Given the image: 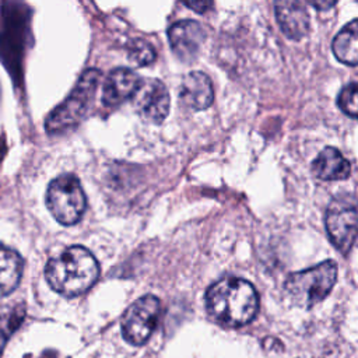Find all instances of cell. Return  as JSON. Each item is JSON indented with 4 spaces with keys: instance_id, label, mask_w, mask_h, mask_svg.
Instances as JSON below:
<instances>
[{
    "instance_id": "obj_17",
    "label": "cell",
    "mask_w": 358,
    "mask_h": 358,
    "mask_svg": "<svg viewBox=\"0 0 358 358\" xmlns=\"http://www.w3.org/2000/svg\"><path fill=\"white\" fill-rule=\"evenodd\" d=\"M129 60L136 66H147L155 60L154 48L144 39H134L127 49Z\"/></svg>"
},
{
    "instance_id": "obj_6",
    "label": "cell",
    "mask_w": 358,
    "mask_h": 358,
    "mask_svg": "<svg viewBox=\"0 0 358 358\" xmlns=\"http://www.w3.org/2000/svg\"><path fill=\"white\" fill-rule=\"evenodd\" d=\"M324 225L330 242L343 255H347L357 238V207L350 196L333 199L327 207Z\"/></svg>"
},
{
    "instance_id": "obj_19",
    "label": "cell",
    "mask_w": 358,
    "mask_h": 358,
    "mask_svg": "<svg viewBox=\"0 0 358 358\" xmlns=\"http://www.w3.org/2000/svg\"><path fill=\"white\" fill-rule=\"evenodd\" d=\"M183 4L193 8L197 13H206L210 7H213V3H210V1H201V3L200 1H190V3H183Z\"/></svg>"
},
{
    "instance_id": "obj_18",
    "label": "cell",
    "mask_w": 358,
    "mask_h": 358,
    "mask_svg": "<svg viewBox=\"0 0 358 358\" xmlns=\"http://www.w3.org/2000/svg\"><path fill=\"white\" fill-rule=\"evenodd\" d=\"M337 105L350 117H357L358 106H357V83L355 81L350 83L340 91L337 98Z\"/></svg>"
},
{
    "instance_id": "obj_13",
    "label": "cell",
    "mask_w": 358,
    "mask_h": 358,
    "mask_svg": "<svg viewBox=\"0 0 358 358\" xmlns=\"http://www.w3.org/2000/svg\"><path fill=\"white\" fill-rule=\"evenodd\" d=\"M312 172L322 180H344L351 173V165L337 148L326 147L312 162Z\"/></svg>"
},
{
    "instance_id": "obj_1",
    "label": "cell",
    "mask_w": 358,
    "mask_h": 358,
    "mask_svg": "<svg viewBox=\"0 0 358 358\" xmlns=\"http://www.w3.org/2000/svg\"><path fill=\"white\" fill-rule=\"evenodd\" d=\"M208 316L225 327H239L253 320L259 309L255 287L239 277H225L206 292Z\"/></svg>"
},
{
    "instance_id": "obj_8",
    "label": "cell",
    "mask_w": 358,
    "mask_h": 358,
    "mask_svg": "<svg viewBox=\"0 0 358 358\" xmlns=\"http://www.w3.org/2000/svg\"><path fill=\"white\" fill-rule=\"evenodd\" d=\"M131 101L136 112L145 122L159 124L168 116L169 94L158 78H141Z\"/></svg>"
},
{
    "instance_id": "obj_11",
    "label": "cell",
    "mask_w": 358,
    "mask_h": 358,
    "mask_svg": "<svg viewBox=\"0 0 358 358\" xmlns=\"http://www.w3.org/2000/svg\"><path fill=\"white\" fill-rule=\"evenodd\" d=\"M140 80V76L130 69L119 67L112 70L103 83L102 102L106 106H117L123 103L134 95Z\"/></svg>"
},
{
    "instance_id": "obj_2",
    "label": "cell",
    "mask_w": 358,
    "mask_h": 358,
    "mask_svg": "<svg viewBox=\"0 0 358 358\" xmlns=\"http://www.w3.org/2000/svg\"><path fill=\"white\" fill-rule=\"evenodd\" d=\"M45 277L53 291L73 298L84 294L96 282L99 264L88 249L74 245L48 262Z\"/></svg>"
},
{
    "instance_id": "obj_15",
    "label": "cell",
    "mask_w": 358,
    "mask_h": 358,
    "mask_svg": "<svg viewBox=\"0 0 358 358\" xmlns=\"http://www.w3.org/2000/svg\"><path fill=\"white\" fill-rule=\"evenodd\" d=\"M358 21L352 20L334 36L331 50L337 60L348 66H357L358 63Z\"/></svg>"
},
{
    "instance_id": "obj_7",
    "label": "cell",
    "mask_w": 358,
    "mask_h": 358,
    "mask_svg": "<svg viewBox=\"0 0 358 358\" xmlns=\"http://www.w3.org/2000/svg\"><path fill=\"white\" fill-rule=\"evenodd\" d=\"M161 312V302L154 295H144L134 301L122 316V334L134 345L144 344L152 334Z\"/></svg>"
},
{
    "instance_id": "obj_3",
    "label": "cell",
    "mask_w": 358,
    "mask_h": 358,
    "mask_svg": "<svg viewBox=\"0 0 358 358\" xmlns=\"http://www.w3.org/2000/svg\"><path fill=\"white\" fill-rule=\"evenodd\" d=\"M101 71L96 69L85 70L70 95L55 108L46 119L45 127L48 133L57 134L77 126L87 115L94 99Z\"/></svg>"
},
{
    "instance_id": "obj_20",
    "label": "cell",
    "mask_w": 358,
    "mask_h": 358,
    "mask_svg": "<svg viewBox=\"0 0 358 358\" xmlns=\"http://www.w3.org/2000/svg\"><path fill=\"white\" fill-rule=\"evenodd\" d=\"M308 4H310L319 10H326V8L333 7L336 3L334 1H308Z\"/></svg>"
},
{
    "instance_id": "obj_12",
    "label": "cell",
    "mask_w": 358,
    "mask_h": 358,
    "mask_svg": "<svg viewBox=\"0 0 358 358\" xmlns=\"http://www.w3.org/2000/svg\"><path fill=\"white\" fill-rule=\"evenodd\" d=\"M179 98L183 105L193 110L207 109L214 98L208 76L203 71L187 73L179 85Z\"/></svg>"
},
{
    "instance_id": "obj_16",
    "label": "cell",
    "mask_w": 358,
    "mask_h": 358,
    "mask_svg": "<svg viewBox=\"0 0 358 358\" xmlns=\"http://www.w3.org/2000/svg\"><path fill=\"white\" fill-rule=\"evenodd\" d=\"M25 317L24 303L14 302L0 308V355L11 334L21 326Z\"/></svg>"
},
{
    "instance_id": "obj_10",
    "label": "cell",
    "mask_w": 358,
    "mask_h": 358,
    "mask_svg": "<svg viewBox=\"0 0 358 358\" xmlns=\"http://www.w3.org/2000/svg\"><path fill=\"white\" fill-rule=\"evenodd\" d=\"M275 18L282 34L294 41L302 39L309 31L306 6L298 0H282L274 4Z\"/></svg>"
},
{
    "instance_id": "obj_5",
    "label": "cell",
    "mask_w": 358,
    "mask_h": 358,
    "mask_svg": "<svg viewBox=\"0 0 358 358\" xmlns=\"http://www.w3.org/2000/svg\"><path fill=\"white\" fill-rule=\"evenodd\" d=\"M46 206L57 222H78L87 208V197L77 176L63 173L53 179L46 190Z\"/></svg>"
},
{
    "instance_id": "obj_9",
    "label": "cell",
    "mask_w": 358,
    "mask_h": 358,
    "mask_svg": "<svg viewBox=\"0 0 358 358\" xmlns=\"http://www.w3.org/2000/svg\"><path fill=\"white\" fill-rule=\"evenodd\" d=\"M203 27L193 20H182L172 24L168 29V41L173 53L186 63L196 60L204 42Z\"/></svg>"
},
{
    "instance_id": "obj_4",
    "label": "cell",
    "mask_w": 358,
    "mask_h": 358,
    "mask_svg": "<svg viewBox=\"0 0 358 358\" xmlns=\"http://www.w3.org/2000/svg\"><path fill=\"white\" fill-rule=\"evenodd\" d=\"M337 278V264L333 260L322 262L308 270L296 271L288 275L285 281V294L301 308H312L323 301Z\"/></svg>"
},
{
    "instance_id": "obj_14",
    "label": "cell",
    "mask_w": 358,
    "mask_h": 358,
    "mask_svg": "<svg viewBox=\"0 0 358 358\" xmlns=\"http://www.w3.org/2000/svg\"><path fill=\"white\" fill-rule=\"evenodd\" d=\"M24 260L18 252L10 248H0V296L11 294L20 284Z\"/></svg>"
}]
</instances>
